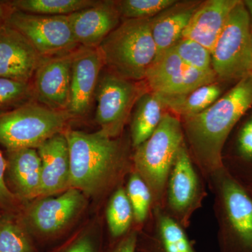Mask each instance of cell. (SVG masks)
I'll return each instance as SVG.
<instances>
[{
  "instance_id": "obj_1",
  "label": "cell",
  "mask_w": 252,
  "mask_h": 252,
  "mask_svg": "<svg viewBox=\"0 0 252 252\" xmlns=\"http://www.w3.org/2000/svg\"><path fill=\"white\" fill-rule=\"evenodd\" d=\"M252 107V74L196 115L185 118L183 130L192 152L210 171L223 168L222 151L237 123Z\"/></svg>"
},
{
  "instance_id": "obj_2",
  "label": "cell",
  "mask_w": 252,
  "mask_h": 252,
  "mask_svg": "<svg viewBox=\"0 0 252 252\" xmlns=\"http://www.w3.org/2000/svg\"><path fill=\"white\" fill-rule=\"evenodd\" d=\"M69 147L70 188L95 194L103 189L119 170L123 151L119 141L100 131L86 132L66 129Z\"/></svg>"
},
{
  "instance_id": "obj_3",
  "label": "cell",
  "mask_w": 252,
  "mask_h": 252,
  "mask_svg": "<svg viewBox=\"0 0 252 252\" xmlns=\"http://www.w3.org/2000/svg\"><path fill=\"white\" fill-rule=\"evenodd\" d=\"M98 49L110 72L128 80H145L157 54L150 19L122 20Z\"/></svg>"
},
{
  "instance_id": "obj_4",
  "label": "cell",
  "mask_w": 252,
  "mask_h": 252,
  "mask_svg": "<svg viewBox=\"0 0 252 252\" xmlns=\"http://www.w3.org/2000/svg\"><path fill=\"white\" fill-rule=\"evenodd\" d=\"M74 117L67 111L54 110L35 100L0 112V144L6 151L37 149L67 129Z\"/></svg>"
},
{
  "instance_id": "obj_5",
  "label": "cell",
  "mask_w": 252,
  "mask_h": 252,
  "mask_svg": "<svg viewBox=\"0 0 252 252\" xmlns=\"http://www.w3.org/2000/svg\"><path fill=\"white\" fill-rule=\"evenodd\" d=\"M184 142V130L178 117L167 112L152 135L135 149L137 173L156 198L162 195Z\"/></svg>"
},
{
  "instance_id": "obj_6",
  "label": "cell",
  "mask_w": 252,
  "mask_h": 252,
  "mask_svg": "<svg viewBox=\"0 0 252 252\" xmlns=\"http://www.w3.org/2000/svg\"><path fill=\"white\" fill-rule=\"evenodd\" d=\"M211 55L217 79L238 81L252 74L251 23L243 1L230 13Z\"/></svg>"
},
{
  "instance_id": "obj_7",
  "label": "cell",
  "mask_w": 252,
  "mask_h": 252,
  "mask_svg": "<svg viewBox=\"0 0 252 252\" xmlns=\"http://www.w3.org/2000/svg\"><path fill=\"white\" fill-rule=\"evenodd\" d=\"M149 90L145 80H128L109 70L100 74L94 93L99 131L111 138L120 135L136 102Z\"/></svg>"
},
{
  "instance_id": "obj_8",
  "label": "cell",
  "mask_w": 252,
  "mask_h": 252,
  "mask_svg": "<svg viewBox=\"0 0 252 252\" xmlns=\"http://www.w3.org/2000/svg\"><path fill=\"white\" fill-rule=\"evenodd\" d=\"M6 23L20 32L43 58L72 52L80 46L67 16H44L14 10Z\"/></svg>"
},
{
  "instance_id": "obj_9",
  "label": "cell",
  "mask_w": 252,
  "mask_h": 252,
  "mask_svg": "<svg viewBox=\"0 0 252 252\" xmlns=\"http://www.w3.org/2000/svg\"><path fill=\"white\" fill-rule=\"evenodd\" d=\"M217 80L215 72H200L187 66L172 48L154 61L145 77L149 90L162 99L184 95Z\"/></svg>"
},
{
  "instance_id": "obj_10",
  "label": "cell",
  "mask_w": 252,
  "mask_h": 252,
  "mask_svg": "<svg viewBox=\"0 0 252 252\" xmlns=\"http://www.w3.org/2000/svg\"><path fill=\"white\" fill-rule=\"evenodd\" d=\"M74 51L44 58L33 77L34 100L54 110L67 111Z\"/></svg>"
},
{
  "instance_id": "obj_11",
  "label": "cell",
  "mask_w": 252,
  "mask_h": 252,
  "mask_svg": "<svg viewBox=\"0 0 252 252\" xmlns=\"http://www.w3.org/2000/svg\"><path fill=\"white\" fill-rule=\"evenodd\" d=\"M104 67L103 59L98 48L79 46L74 51L70 102L67 109L73 117H84L90 110Z\"/></svg>"
},
{
  "instance_id": "obj_12",
  "label": "cell",
  "mask_w": 252,
  "mask_h": 252,
  "mask_svg": "<svg viewBox=\"0 0 252 252\" xmlns=\"http://www.w3.org/2000/svg\"><path fill=\"white\" fill-rule=\"evenodd\" d=\"M44 59L20 32L0 26V78L31 83Z\"/></svg>"
},
{
  "instance_id": "obj_13",
  "label": "cell",
  "mask_w": 252,
  "mask_h": 252,
  "mask_svg": "<svg viewBox=\"0 0 252 252\" xmlns=\"http://www.w3.org/2000/svg\"><path fill=\"white\" fill-rule=\"evenodd\" d=\"M221 195L232 244L227 252H252V198L230 177L222 181Z\"/></svg>"
},
{
  "instance_id": "obj_14",
  "label": "cell",
  "mask_w": 252,
  "mask_h": 252,
  "mask_svg": "<svg viewBox=\"0 0 252 252\" xmlns=\"http://www.w3.org/2000/svg\"><path fill=\"white\" fill-rule=\"evenodd\" d=\"M76 41L80 46L98 48L122 19L115 1H97L93 6L67 15Z\"/></svg>"
},
{
  "instance_id": "obj_15",
  "label": "cell",
  "mask_w": 252,
  "mask_h": 252,
  "mask_svg": "<svg viewBox=\"0 0 252 252\" xmlns=\"http://www.w3.org/2000/svg\"><path fill=\"white\" fill-rule=\"evenodd\" d=\"M84 202L81 190L69 188L56 198H44L32 204L26 212V220L41 233H56L77 215Z\"/></svg>"
},
{
  "instance_id": "obj_16",
  "label": "cell",
  "mask_w": 252,
  "mask_h": 252,
  "mask_svg": "<svg viewBox=\"0 0 252 252\" xmlns=\"http://www.w3.org/2000/svg\"><path fill=\"white\" fill-rule=\"evenodd\" d=\"M5 181L20 200L40 196L41 161L36 149L6 151Z\"/></svg>"
},
{
  "instance_id": "obj_17",
  "label": "cell",
  "mask_w": 252,
  "mask_h": 252,
  "mask_svg": "<svg viewBox=\"0 0 252 252\" xmlns=\"http://www.w3.org/2000/svg\"><path fill=\"white\" fill-rule=\"evenodd\" d=\"M41 161L40 196H49L70 188L69 147L64 132L36 149Z\"/></svg>"
},
{
  "instance_id": "obj_18",
  "label": "cell",
  "mask_w": 252,
  "mask_h": 252,
  "mask_svg": "<svg viewBox=\"0 0 252 252\" xmlns=\"http://www.w3.org/2000/svg\"><path fill=\"white\" fill-rule=\"evenodd\" d=\"M240 0L200 1L182 37L196 41L211 52L230 14Z\"/></svg>"
},
{
  "instance_id": "obj_19",
  "label": "cell",
  "mask_w": 252,
  "mask_h": 252,
  "mask_svg": "<svg viewBox=\"0 0 252 252\" xmlns=\"http://www.w3.org/2000/svg\"><path fill=\"white\" fill-rule=\"evenodd\" d=\"M200 1H177L151 18V31L157 49L155 60L171 49L182 37L183 32Z\"/></svg>"
},
{
  "instance_id": "obj_20",
  "label": "cell",
  "mask_w": 252,
  "mask_h": 252,
  "mask_svg": "<svg viewBox=\"0 0 252 252\" xmlns=\"http://www.w3.org/2000/svg\"><path fill=\"white\" fill-rule=\"evenodd\" d=\"M198 190V177L185 144L181 148L170 172L169 203L175 211L183 212L191 206Z\"/></svg>"
},
{
  "instance_id": "obj_21",
  "label": "cell",
  "mask_w": 252,
  "mask_h": 252,
  "mask_svg": "<svg viewBox=\"0 0 252 252\" xmlns=\"http://www.w3.org/2000/svg\"><path fill=\"white\" fill-rule=\"evenodd\" d=\"M167 107L161 98L150 90L136 102L131 120V139L136 149L148 140L161 122Z\"/></svg>"
},
{
  "instance_id": "obj_22",
  "label": "cell",
  "mask_w": 252,
  "mask_h": 252,
  "mask_svg": "<svg viewBox=\"0 0 252 252\" xmlns=\"http://www.w3.org/2000/svg\"><path fill=\"white\" fill-rule=\"evenodd\" d=\"M222 90L220 84L211 83L197 88L189 94L162 99L169 112L182 119L203 112L220 98Z\"/></svg>"
},
{
  "instance_id": "obj_23",
  "label": "cell",
  "mask_w": 252,
  "mask_h": 252,
  "mask_svg": "<svg viewBox=\"0 0 252 252\" xmlns=\"http://www.w3.org/2000/svg\"><path fill=\"white\" fill-rule=\"evenodd\" d=\"M16 11L44 16H67L93 6L95 0H11L6 1Z\"/></svg>"
},
{
  "instance_id": "obj_24",
  "label": "cell",
  "mask_w": 252,
  "mask_h": 252,
  "mask_svg": "<svg viewBox=\"0 0 252 252\" xmlns=\"http://www.w3.org/2000/svg\"><path fill=\"white\" fill-rule=\"evenodd\" d=\"M149 252H196L185 232L171 217L159 220L158 238Z\"/></svg>"
},
{
  "instance_id": "obj_25",
  "label": "cell",
  "mask_w": 252,
  "mask_h": 252,
  "mask_svg": "<svg viewBox=\"0 0 252 252\" xmlns=\"http://www.w3.org/2000/svg\"><path fill=\"white\" fill-rule=\"evenodd\" d=\"M14 213L0 215V252H32L27 232Z\"/></svg>"
},
{
  "instance_id": "obj_26",
  "label": "cell",
  "mask_w": 252,
  "mask_h": 252,
  "mask_svg": "<svg viewBox=\"0 0 252 252\" xmlns=\"http://www.w3.org/2000/svg\"><path fill=\"white\" fill-rule=\"evenodd\" d=\"M133 217L132 206L124 189H118L107 209V220L112 236L118 238L128 230Z\"/></svg>"
},
{
  "instance_id": "obj_27",
  "label": "cell",
  "mask_w": 252,
  "mask_h": 252,
  "mask_svg": "<svg viewBox=\"0 0 252 252\" xmlns=\"http://www.w3.org/2000/svg\"><path fill=\"white\" fill-rule=\"evenodd\" d=\"M172 49L189 67L203 72H215L211 52L196 41L182 37Z\"/></svg>"
},
{
  "instance_id": "obj_28",
  "label": "cell",
  "mask_w": 252,
  "mask_h": 252,
  "mask_svg": "<svg viewBox=\"0 0 252 252\" xmlns=\"http://www.w3.org/2000/svg\"><path fill=\"white\" fill-rule=\"evenodd\" d=\"M176 0H119L116 6L122 20L151 19L175 4Z\"/></svg>"
},
{
  "instance_id": "obj_29",
  "label": "cell",
  "mask_w": 252,
  "mask_h": 252,
  "mask_svg": "<svg viewBox=\"0 0 252 252\" xmlns=\"http://www.w3.org/2000/svg\"><path fill=\"white\" fill-rule=\"evenodd\" d=\"M34 100L31 83L0 78V112Z\"/></svg>"
},
{
  "instance_id": "obj_30",
  "label": "cell",
  "mask_w": 252,
  "mask_h": 252,
  "mask_svg": "<svg viewBox=\"0 0 252 252\" xmlns=\"http://www.w3.org/2000/svg\"><path fill=\"white\" fill-rule=\"evenodd\" d=\"M127 197L132 206L133 217L138 223L147 219L152 193L143 179L137 173L131 175L127 187Z\"/></svg>"
},
{
  "instance_id": "obj_31",
  "label": "cell",
  "mask_w": 252,
  "mask_h": 252,
  "mask_svg": "<svg viewBox=\"0 0 252 252\" xmlns=\"http://www.w3.org/2000/svg\"><path fill=\"white\" fill-rule=\"evenodd\" d=\"M6 161L0 151V209L5 212L17 213L21 201L11 193L5 181Z\"/></svg>"
},
{
  "instance_id": "obj_32",
  "label": "cell",
  "mask_w": 252,
  "mask_h": 252,
  "mask_svg": "<svg viewBox=\"0 0 252 252\" xmlns=\"http://www.w3.org/2000/svg\"><path fill=\"white\" fill-rule=\"evenodd\" d=\"M237 147L240 157L252 160V114L239 130Z\"/></svg>"
},
{
  "instance_id": "obj_33",
  "label": "cell",
  "mask_w": 252,
  "mask_h": 252,
  "mask_svg": "<svg viewBox=\"0 0 252 252\" xmlns=\"http://www.w3.org/2000/svg\"><path fill=\"white\" fill-rule=\"evenodd\" d=\"M137 243V234L132 232L121 240L112 252H135Z\"/></svg>"
},
{
  "instance_id": "obj_34",
  "label": "cell",
  "mask_w": 252,
  "mask_h": 252,
  "mask_svg": "<svg viewBox=\"0 0 252 252\" xmlns=\"http://www.w3.org/2000/svg\"><path fill=\"white\" fill-rule=\"evenodd\" d=\"M66 252H94V248L89 239L82 238L74 244Z\"/></svg>"
},
{
  "instance_id": "obj_35",
  "label": "cell",
  "mask_w": 252,
  "mask_h": 252,
  "mask_svg": "<svg viewBox=\"0 0 252 252\" xmlns=\"http://www.w3.org/2000/svg\"><path fill=\"white\" fill-rule=\"evenodd\" d=\"M13 11L14 9L6 1H0V26L6 23Z\"/></svg>"
},
{
  "instance_id": "obj_36",
  "label": "cell",
  "mask_w": 252,
  "mask_h": 252,
  "mask_svg": "<svg viewBox=\"0 0 252 252\" xmlns=\"http://www.w3.org/2000/svg\"><path fill=\"white\" fill-rule=\"evenodd\" d=\"M243 2L245 7L248 10L249 16H250L251 30L252 31V0H246V1H243Z\"/></svg>"
},
{
  "instance_id": "obj_37",
  "label": "cell",
  "mask_w": 252,
  "mask_h": 252,
  "mask_svg": "<svg viewBox=\"0 0 252 252\" xmlns=\"http://www.w3.org/2000/svg\"></svg>"
}]
</instances>
